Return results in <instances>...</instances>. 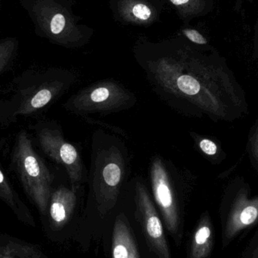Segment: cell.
I'll return each mask as SVG.
<instances>
[{"mask_svg": "<svg viewBox=\"0 0 258 258\" xmlns=\"http://www.w3.org/2000/svg\"><path fill=\"white\" fill-rule=\"evenodd\" d=\"M13 165L27 195L45 214L51 198L52 177L25 132L17 138Z\"/></svg>", "mask_w": 258, "mask_h": 258, "instance_id": "1", "label": "cell"}, {"mask_svg": "<svg viewBox=\"0 0 258 258\" xmlns=\"http://www.w3.org/2000/svg\"><path fill=\"white\" fill-rule=\"evenodd\" d=\"M132 100L124 88L113 82H103L72 97L65 107L77 113L112 112L122 110Z\"/></svg>", "mask_w": 258, "mask_h": 258, "instance_id": "2", "label": "cell"}, {"mask_svg": "<svg viewBox=\"0 0 258 258\" xmlns=\"http://www.w3.org/2000/svg\"><path fill=\"white\" fill-rule=\"evenodd\" d=\"M226 192L231 200L224 235L230 240L242 230L258 222V197L250 198L249 184L239 176L230 181Z\"/></svg>", "mask_w": 258, "mask_h": 258, "instance_id": "3", "label": "cell"}, {"mask_svg": "<svg viewBox=\"0 0 258 258\" xmlns=\"http://www.w3.org/2000/svg\"><path fill=\"white\" fill-rule=\"evenodd\" d=\"M150 175L155 200L160 209L167 230L177 239L180 236V217L177 201L169 176L160 159L153 161Z\"/></svg>", "mask_w": 258, "mask_h": 258, "instance_id": "4", "label": "cell"}, {"mask_svg": "<svg viewBox=\"0 0 258 258\" xmlns=\"http://www.w3.org/2000/svg\"><path fill=\"white\" fill-rule=\"evenodd\" d=\"M38 137L45 154L66 168L73 189H75L83 177L81 159L76 147L55 130L42 129Z\"/></svg>", "mask_w": 258, "mask_h": 258, "instance_id": "5", "label": "cell"}, {"mask_svg": "<svg viewBox=\"0 0 258 258\" xmlns=\"http://www.w3.org/2000/svg\"><path fill=\"white\" fill-rule=\"evenodd\" d=\"M136 202L141 225L150 248L158 258H171L163 226L142 183H137Z\"/></svg>", "mask_w": 258, "mask_h": 258, "instance_id": "6", "label": "cell"}, {"mask_svg": "<svg viewBox=\"0 0 258 258\" xmlns=\"http://www.w3.org/2000/svg\"><path fill=\"white\" fill-rule=\"evenodd\" d=\"M76 202L75 189L60 187L51 194L49 215L54 228H61L69 221L75 209Z\"/></svg>", "mask_w": 258, "mask_h": 258, "instance_id": "7", "label": "cell"}, {"mask_svg": "<svg viewBox=\"0 0 258 258\" xmlns=\"http://www.w3.org/2000/svg\"><path fill=\"white\" fill-rule=\"evenodd\" d=\"M115 155H110L101 170L99 180V196L114 200L122 179V167Z\"/></svg>", "mask_w": 258, "mask_h": 258, "instance_id": "8", "label": "cell"}, {"mask_svg": "<svg viewBox=\"0 0 258 258\" xmlns=\"http://www.w3.org/2000/svg\"><path fill=\"white\" fill-rule=\"evenodd\" d=\"M214 232L209 214L202 216L192 235L189 258H208L213 248Z\"/></svg>", "mask_w": 258, "mask_h": 258, "instance_id": "9", "label": "cell"}, {"mask_svg": "<svg viewBox=\"0 0 258 258\" xmlns=\"http://www.w3.org/2000/svg\"><path fill=\"white\" fill-rule=\"evenodd\" d=\"M112 258H140L130 229L121 217L113 227Z\"/></svg>", "mask_w": 258, "mask_h": 258, "instance_id": "10", "label": "cell"}, {"mask_svg": "<svg viewBox=\"0 0 258 258\" xmlns=\"http://www.w3.org/2000/svg\"><path fill=\"white\" fill-rule=\"evenodd\" d=\"M57 85H48L38 89L33 95L29 96L17 110L16 114L27 115L37 111L39 109L49 104L58 91Z\"/></svg>", "mask_w": 258, "mask_h": 258, "instance_id": "11", "label": "cell"}, {"mask_svg": "<svg viewBox=\"0 0 258 258\" xmlns=\"http://www.w3.org/2000/svg\"><path fill=\"white\" fill-rule=\"evenodd\" d=\"M0 199L15 210L19 208L21 201L1 168H0Z\"/></svg>", "mask_w": 258, "mask_h": 258, "instance_id": "12", "label": "cell"}, {"mask_svg": "<svg viewBox=\"0 0 258 258\" xmlns=\"http://www.w3.org/2000/svg\"><path fill=\"white\" fill-rule=\"evenodd\" d=\"M246 150L251 165L258 172V118L250 129Z\"/></svg>", "mask_w": 258, "mask_h": 258, "instance_id": "13", "label": "cell"}, {"mask_svg": "<svg viewBox=\"0 0 258 258\" xmlns=\"http://www.w3.org/2000/svg\"><path fill=\"white\" fill-rule=\"evenodd\" d=\"M199 147L201 151L209 157H215L217 163L224 160L226 157L225 153L215 141L209 138H200L198 142Z\"/></svg>", "mask_w": 258, "mask_h": 258, "instance_id": "14", "label": "cell"}, {"mask_svg": "<svg viewBox=\"0 0 258 258\" xmlns=\"http://www.w3.org/2000/svg\"><path fill=\"white\" fill-rule=\"evenodd\" d=\"M16 47V40L8 39L0 42V73L5 69L13 57Z\"/></svg>", "mask_w": 258, "mask_h": 258, "instance_id": "15", "label": "cell"}, {"mask_svg": "<svg viewBox=\"0 0 258 258\" xmlns=\"http://www.w3.org/2000/svg\"><path fill=\"white\" fill-rule=\"evenodd\" d=\"M183 33H184L185 36L194 43L198 44V45H207L208 44L207 39L197 30L186 29V30H184Z\"/></svg>", "mask_w": 258, "mask_h": 258, "instance_id": "16", "label": "cell"}, {"mask_svg": "<svg viewBox=\"0 0 258 258\" xmlns=\"http://www.w3.org/2000/svg\"><path fill=\"white\" fill-rule=\"evenodd\" d=\"M134 15L141 20H147L151 15V11L145 5L138 4L134 6Z\"/></svg>", "mask_w": 258, "mask_h": 258, "instance_id": "17", "label": "cell"}, {"mask_svg": "<svg viewBox=\"0 0 258 258\" xmlns=\"http://www.w3.org/2000/svg\"><path fill=\"white\" fill-rule=\"evenodd\" d=\"M254 57L258 62V10L257 21H256L255 27H254Z\"/></svg>", "mask_w": 258, "mask_h": 258, "instance_id": "18", "label": "cell"}, {"mask_svg": "<svg viewBox=\"0 0 258 258\" xmlns=\"http://www.w3.org/2000/svg\"><path fill=\"white\" fill-rule=\"evenodd\" d=\"M171 3L175 6H180V5H184L189 3V0H171Z\"/></svg>", "mask_w": 258, "mask_h": 258, "instance_id": "19", "label": "cell"}, {"mask_svg": "<svg viewBox=\"0 0 258 258\" xmlns=\"http://www.w3.org/2000/svg\"><path fill=\"white\" fill-rule=\"evenodd\" d=\"M0 258H13L12 257H11L10 255H9V253L8 252V251H5V252H3L2 251V254L1 256H0Z\"/></svg>", "mask_w": 258, "mask_h": 258, "instance_id": "20", "label": "cell"}, {"mask_svg": "<svg viewBox=\"0 0 258 258\" xmlns=\"http://www.w3.org/2000/svg\"><path fill=\"white\" fill-rule=\"evenodd\" d=\"M2 251H3V250H2V248H0V254H1Z\"/></svg>", "mask_w": 258, "mask_h": 258, "instance_id": "21", "label": "cell"}, {"mask_svg": "<svg viewBox=\"0 0 258 258\" xmlns=\"http://www.w3.org/2000/svg\"><path fill=\"white\" fill-rule=\"evenodd\" d=\"M257 258H258V257Z\"/></svg>", "mask_w": 258, "mask_h": 258, "instance_id": "22", "label": "cell"}]
</instances>
